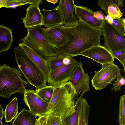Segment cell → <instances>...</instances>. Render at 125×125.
<instances>
[{
	"instance_id": "cell-4",
	"label": "cell",
	"mask_w": 125,
	"mask_h": 125,
	"mask_svg": "<svg viewBox=\"0 0 125 125\" xmlns=\"http://www.w3.org/2000/svg\"><path fill=\"white\" fill-rule=\"evenodd\" d=\"M14 51L17 64L28 83L36 90L46 86L47 76L25 52L19 47L14 48Z\"/></svg>"
},
{
	"instance_id": "cell-21",
	"label": "cell",
	"mask_w": 125,
	"mask_h": 125,
	"mask_svg": "<svg viewBox=\"0 0 125 125\" xmlns=\"http://www.w3.org/2000/svg\"><path fill=\"white\" fill-rule=\"evenodd\" d=\"M73 57L63 56L58 53L46 62L51 71L63 66L70 64L76 60Z\"/></svg>"
},
{
	"instance_id": "cell-22",
	"label": "cell",
	"mask_w": 125,
	"mask_h": 125,
	"mask_svg": "<svg viewBox=\"0 0 125 125\" xmlns=\"http://www.w3.org/2000/svg\"><path fill=\"white\" fill-rule=\"evenodd\" d=\"M18 109L17 99L15 97L6 107L4 112L6 122H12L15 118L18 113Z\"/></svg>"
},
{
	"instance_id": "cell-7",
	"label": "cell",
	"mask_w": 125,
	"mask_h": 125,
	"mask_svg": "<svg viewBox=\"0 0 125 125\" xmlns=\"http://www.w3.org/2000/svg\"><path fill=\"white\" fill-rule=\"evenodd\" d=\"M101 30L104 41V46L111 53L125 50V36L119 33L105 20Z\"/></svg>"
},
{
	"instance_id": "cell-13",
	"label": "cell",
	"mask_w": 125,
	"mask_h": 125,
	"mask_svg": "<svg viewBox=\"0 0 125 125\" xmlns=\"http://www.w3.org/2000/svg\"><path fill=\"white\" fill-rule=\"evenodd\" d=\"M39 3L31 4L27 8L26 16L22 20L26 28L43 25V16L39 7Z\"/></svg>"
},
{
	"instance_id": "cell-35",
	"label": "cell",
	"mask_w": 125,
	"mask_h": 125,
	"mask_svg": "<svg viewBox=\"0 0 125 125\" xmlns=\"http://www.w3.org/2000/svg\"><path fill=\"white\" fill-rule=\"evenodd\" d=\"M5 112L1 106L0 104V125H3L1 122V120L2 118L5 117Z\"/></svg>"
},
{
	"instance_id": "cell-15",
	"label": "cell",
	"mask_w": 125,
	"mask_h": 125,
	"mask_svg": "<svg viewBox=\"0 0 125 125\" xmlns=\"http://www.w3.org/2000/svg\"><path fill=\"white\" fill-rule=\"evenodd\" d=\"M43 25L49 29L64 26L63 17L59 9L57 7L51 10L42 9Z\"/></svg>"
},
{
	"instance_id": "cell-12",
	"label": "cell",
	"mask_w": 125,
	"mask_h": 125,
	"mask_svg": "<svg viewBox=\"0 0 125 125\" xmlns=\"http://www.w3.org/2000/svg\"><path fill=\"white\" fill-rule=\"evenodd\" d=\"M80 55L90 58L101 64L113 62L115 59L110 52L100 45L86 50Z\"/></svg>"
},
{
	"instance_id": "cell-39",
	"label": "cell",
	"mask_w": 125,
	"mask_h": 125,
	"mask_svg": "<svg viewBox=\"0 0 125 125\" xmlns=\"http://www.w3.org/2000/svg\"><path fill=\"white\" fill-rule=\"evenodd\" d=\"M60 125H63L62 121Z\"/></svg>"
},
{
	"instance_id": "cell-2",
	"label": "cell",
	"mask_w": 125,
	"mask_h": 125,
	"mask_svg": "<svg viewBox=\"0 0 125 125\" xmlns=\"http://www.w3.org/2000/svg\"><path fill=\"white\" fill-rule=\"evenodd\" d=\"M53 94L44 115L57 116L62 120L74 111L77 92L70 81L54 86Z\"/></svg>"
},
{
	"instance_id": "cell-28",
	"label": "cell",
	"mask_w": 125,
	"mask_h": 125,
	"mask_svg": "<svg viewBox=\"0 0 125 125\" xmlns=\"http://www.w3.org/2000/svg\"><path fill=\"white\" fill-rule=\"evenodd\" d=\"M107 12L114 19L121 18L123 13L121 11L119 7L115 4H113L109 6L107 9Z\"/></svg>"
},
{
	"instance_id": "cell-9",
	"label": "cell",
	"mask_w": 125,
	"mask_h": 125,
	"mask_svg": "<svg viewBox=\"0 0 125 125\" xmlns=\"http://www.w3.org/2000/svg\"><path fill=\"white\" fill-rule=\"evenodd\" d=\"M77 61L50 71L47 77L48 85L55 86L66 83L71 80Z\"/></svg>"
},
{
	"instance_id": "cell-18",
	"label": "cell",
	"mask_w": 125,
	"mask_h": 125,
	"mask_svg": "<svg viewBox=\"0 0 125 125\" xmlns=\"http://www.w3.org/2000/svg\"><path fill=\"white\" fill-rule=\"evenodd\" d=\"M18 47L22 49L27 55L47 76L50 71L46 61L40 57L32 50L25 44L21 43Z\"/></svg>"
},
{
	"instance_id": "cell-10",
	"label": "cell",
	"mask_w": 125,
	"mask_h": 125,
	"mask_svg": "<svg viewBox=\"0 0 125 125\" xmlns=\"http://www.w3.org/2000/svg\"><path fill=\"white\" fill-rule=\"evenodd\" d=\"M23 93L25 103L31 112L39 117L45 114L48 103L42 99L34 90L26 89Z\"/></svg>"
},
{
	"instance_id": "cell-5",
	"label": "cell",
	"mask_w": 125,
	"mask_h": 125,
	"mask_svg": "<svg viewBox=\"0 0 125 125\" xmlns=\"http://www.w3.org/2000/svg\"><path fill=\"white\" fill-rule=\"evenodd\" d=\"M26 35L20 40L22 43L32 50L46 61L58 53L56 48L46 40L41 26L27 28Z\"/></svg>"
},
{
	"instance_id": "cell-11",
	"label": "cell",
	"mask_w": 125,
	"mask_h": 125,
	"mask_svg": "<svg viewBox=\"0 0 125 125\" xmlns=\"http://www.w3.org/2000/svg\"><path fill=\"white\" fill-rule=\"evenodd\" d=\"M73 0H60L57 7L60 10L64 22V27H72L80 21L75 12Z\"/></svg>"
},
{
	"instance_id": "cell-38",
	"label": "cell",
	"mask_w": 125,
	"mask_h": 125,
	"mask_svg": "<svg viewBox=\"0 0 125 125\" xmlns=\"http://www.w3.org/2000/svg\"><path fill=\"white\" fill-rule=\"evenodd\" d=\"M46 1L53 4H55L58 2V0H47Z\"/></svg>"
},
{
	"instance_id": "cell-16",
	"label": "cell",
	"mask_w": 125,
	"mask_h": 125,
	"mask_svg": "<svg viewBox=\"0 0 125 125\" xmlns=\"http://www.w3.org/2000/svg\"><path fill=\"white\" fill-rule=\"evenodd\" d=\"M76 13L81 21L91 27L101 30L104 20L98 21L93 17L94 12L92 9L83 6L75 5Z\"/></svg>"
},
{
	"instance_id": "cell-34",
	"label": "cell",
	"mask_w": 125,
	"mask_h": 125,
	"mask_svg": "<svg viewBox=\"0 0 125 125\" xmlns=\"http://www.w3.org/2000/svg\"><path fill=\"white\" fill-rule=\"evenodd\" d=\"M105 16L103 11H102L94 12L93 14L94 17L98 21L104 20Z\"/></svg>"
},
{
	"instance_id": "cell-20",
	"label": "cell",
	"mask_w": 125,
	"mask_h": 125,
	"mask_svg": "<svg viewBox=\"0 0 125 125\" xmlns=\"http://www.w3.org/2000/svg\"><path fill=\"white\" fill-rule=\"evenodd\" d=\"M37 116L24 108L12 122V125H35Z\"/></svg>"
},
{
	"instance_id": "cell-32",
	"label": "cell",
	"mask_w": 125,
	"mask_h": 125,
	"mask_svg": "<svg viewBox=\"0 0 125 125\" xmlns=\"http://www.w3.org/2000/svg\"><path fill=\"white\" fill-rule=\"evenodd\" d=\"M62 121L61 118L58 116H49L47 117L46 125H60Z\"/></svg>"
},
{
	"instance_id": "cell-33",
	"label": "cell",
	"mask_w": 125,
	"mask_h": 125,
	"mask_svg": "<svg viewBox=\"0 0 125 125\" xmlns=\"http://www.w3.org/2000/svg\"><path fill=\"white\" fill-rule=\"evenodd\" d=\"M47 117V116L44 115L39 117L35 125H46Z\"/></svg>"
},
{
	"instance_id": "cell-23",
	"label": "cell",
	"mask_w": 125,
	"mask_h": 125,
	"mask_svg": "<svg viewBox=\"0 0 125 125\" xmlns=\"http://www.w3.org/2000/svg\"><path fill=\"white\" fill-rule=\"evenodd\" d=\"M54 89V86L48 85L36 90L35 92L42 99L49 103L52 97Z\"/></svg>"
},
{
	"instance_id": "cell-6",
	"label": "cell",
	"mask_w": 125,
	"mask_h": 125,
	"mask_svg": "<svg viewBox=\"0 0 125 125\" xmlns=\"http://www.w3.org/2000/svg\"><path fill=\"white\" fill-rule=\"evenodd\" d=\"M102 64V69L98 71H94L91 80L93 87L96 90L105 88L121 73L120 69L113 62Z\"/></svg>"
},
{
	"instance_id": "cell-8",
	"label": "cell",
	"mask_w": 125,
	"mask_h": 125,
	"mask_svg": "<svg viewBox=\"0 0 125 125\" xmlns=\"http://www.w3.org/2000/svg\"><path fill=\"white\" fill-rule=\"evenodd\" d=\"M90 79L88 73H85L84 72L81 62L77 61L70 81L77 92L76 99L79 95V97H82L85 93L90 91Z\"/></svg>"
},
{
	"instance_id": "cell-25",
	"label": "cell",
	"mask_w": 125,
	"mask_h": 125,
	"mask_svg": "<svg viewBox=\"0 0 125 125\" xmlns=\"http://www.w3.org/2000/svg\"><path fill=\"white\" fill-rule=\"evenodd\" d=\"M114 4H116L119 7L124 6L122 0H99L97 4L105 13H107L108 7Z\"/></svg>"
},
{
	"instance_id": "cell-24",
	"label": "cell",
	"mask_w": 125,
	"mask_h": 125,
	"mask_svg": "<svg viewBox=\"0 0 125 125\" xmlns=\"http://www.w3.org/2000/svg\"><path fill=\"white\" fill-rule=\"evenodd\" d=\"M125 19L124 18L114 19L111 25L120 34L125 36Z\"/></svg>"
},
{
	"instance_id": "cell-30",
	"label": "cell",
	"mask_w": 125,
	"mask_h": 125,
	"mask_svg": "<svg viewBox=\"0 0 125 125\" xmlns=\"http://www.w3.org/2000/svg\"><path fill=\"white\" fill-rule=\"evenodd\" d=\"M114 58L118 60L122 65L125 71V50L115 51L111 53Z\"/></svg>"
},
{
	"instance_id": "cell-14",
	"label": "cell",
	"mask_w": 125,
	"mask_h": 125,
	"mask_svg": "<svg viewBox=\"0 0 125 125\" xmlns=\"http://www.w3.org/2000/svg\"><path fill=\"white\" fill-rule=\"evenodd\" d=\"M64 26L50 29L43 28L42 33L45 38L51 45L56 49L67 40L63 30Z\"/></svg>"
},
{
	"instance_id": "cell-29",
	"label": "cell",
	"mask_w": 125,
	"mask_h": 125,
	"mask_svg": "<svg viewBox=\"0 0 125 125\" xmlns=\"http://www.w3.org/2000/svg\"><path fill=\"white\" fill-rule=\"evenodd\" d=\"M116 79V81L113 84L112 89V90H115V92L120 91L122 86L125 85V78L123 75L120 73Z\"/></svg>"
},
{
	"instance_id": "cell-3",
	"label": "cell",
	"mask_w": 125,
	"mask_h": 125,
	"mask_svg": "<svg viewBox=\"0 0 125 125\" xmlns=\"http://www.w3.org/2000/svg\"><path fill=\"white\" fill-rule=\"evenodd\" d=\"M22 77V72L16 67L0 64V96L8 99L15 93L23 94L29 83Z\"/></svg>"
},
{
	"instance_id": "cell-36",
	"label": "cell",
	"mask_w": 125,
	"mask_h": 125,
	"mask_svg": "<svg viewBox=\"0 0 125 125\" xmlns=\"http://www.w3.org/2000/svg\"><path fill=\"white\" fill-rule=\"evenodd\" d=\"M113 19V18L108 14L105 16L104 20L106 21L110 25H111L112 24V21Z\"/></svg>"
},
{
	"instance_id": "cell-17",
	"label": "cell",
	"mask_w": 125,
	"mask_h": 125,
	"mask_svg": "<svg viewBox=\"0 0 125 125\" xmlns=\"http://www.w3.org/2000/svg\"><path fill=\"white\" fill-rule=\"evenodd\" d=\"M76 104L78 113V125H88L90 107L85 98L79 97Z\"/></svg>"
},
{
	"instance_id": "cell-1",
	"label": "cell",
	"mask_w": 125,
	"mask_h": 125,
	"mask_svg": "<svg viewBox=\"0 0 125 125\" xmlns=\"http://www.w3.org/2000/svg\"><path fill=\"white\" fill-rule=\"evenodd\" d=\"M67 40L56 49L58 53L65 56L80 55L86 50L100 45L101 30L93 27L80 21L76 25L64 27Z\"/></svg>"
},
{
	"instance_id": "cell-26",
	"label": "cell",
	"mask_w": 125,
	"mask_h": 125,
	"mask_svg": "<svg viewBox=\"0 0 125 125\" xmlns=\"http://www.w3.org/2000/svg\"><path fill=\"white\" fill-rule=\"evenodd\" d=\"M78 109L76 104L74 111L62 121L63 125H78Z\"/></svg>"
},
{
	"instance_id": "cell-27",
	"label": "cell",
	"mask_w": 125,
	"mask_h": 125,
	"mask_svg": "<svg viewBox=\"0 0 125 125\" xmlns=\"http://www.w3.org/2000/svg\"><path fill=\"white\" fill-rule=\"evenodd\" d=\"M118 121L119 125H125V95L120 97Z\"/></svg>"
},
{
	"instance_id": "cell-37",
	"label": "cell",
	"mask_w": 125,
	"mask_h": 125,
	"mask_svg": "<svg viewBox=\"0 0 125 125\" xmlns=\"http://www.w3.org/2000/svg\"><path fill=\"white\" fill-rule=\"evenodd\" d=\"M8 0H0V8L2 7H6Z\"/></svg>"
},
{
	"instance_id": "cell-19",
	"label": "cell",
	"mask_w": 125,
	"mask_h": 125,
	"mask_svg": "<svg viewBox=\"0 0 125 125\" xmlns=\"http://www.w3.org/2000/svg\"><path fill=\"white\" fill-rule=\"evenodd\" d=\"M13 41L12 30L10 28L0 25V53H7L11 46Z\"/></svg>"
},
{
	"instance_id": "cell-31",
	"label": "cell",
	"mask_w": 125,
	"mask_h": 125,
	"mask_svg": "<svg viewBox=\"0 0 125 125\" xmlns=\"http://www.w3.org/2000/svg\"><path fill=\"white\" fill-rule=\"evenodd\" d=\"M27 4L25 0H8L6 8H16Z\"/></svg>"
}]
</instances>
